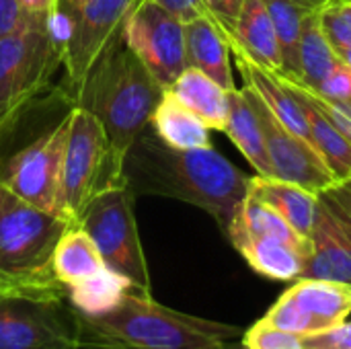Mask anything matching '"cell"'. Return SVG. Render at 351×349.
<instances>
[{"instance_id": "obj_11", "label": "cell", "mask_w": 351, "mask_h": 349, "mask_svg": "<svg viewBox=\"0 0 351 349\" xmlns=\"http://www.w3.org/2000/svg\"><path fill=\"white\" fill-rule=\"evenodd\" d=\"M121 37L165 91L189 66L185 23L152 0H138L123 23Z\"/></svg>"}, {"instance_id": "obj_2", "label": "cell", "mask_w": 351, "mask_h": 349, "mask_svg": "<svg viewBox=\"0 0 351 349\" xmlns=\"http://www.w3.org/2000/svg\"><path fill=\"white\" fill-rule=\"evenodd\" d=\"M74 319L80 349H220L243 337L234 325L173 311L136 290L103 315L74 311Z\"/></svg>"}, {"instance_id": "obj_45", "label": "cell", "mask_w": 351, "mask_h": 349, "mask_svg": "<svg viewBox=\"0 0 351 349\" xmlns=\"http://www.w3.org/2000/svg\"><path fill=\"white\" fill-rule=\"evenodd\" d=\"M0 138H2V134H0Z\"/></svg>"}, {"instance_id": "obj_35", "label": "cell", "mask_w": 351, "mask_h": 349, "mask_svg": "<svg viewBox=\"0 0 351 349\" xmlns=\"http://www.w3.org/2000/svg\"><path fill=\"white\" fill-rule=\"evenodd\" d=\"M152 2H156L162 8H167L169 12H173L183 23L193 21V19L204 16V14H210L208 12V0H152Z\"/></svg>"}, {"instance_id": "obj_5", "label": "cell", "mask_w": 351, "mask_h": 349, "mask_svg": "<svg viewBox=\"0 0 351 349\" xmlns=\"http://www.w3.org/2000/svg\"><path fill=\"white\" fill-rule=\"evenodd\" d=\"M64 33L60 19L33 16L0 39V134L39 97L62 66Z\"/></svg>"}, {"instance_id": "obj_6", "label": "cell", "mask_w": 351, "mask_h": 349, "mask_svg": "<svg viewBox=\"0 0 351 349\" xmlns=\"http://www.w3.org/2000/svg\"><path fill=\"white\" fill-rule=\"evenodd\" d=\"M68 142L62 160L58 212L70 224H78L82 210L95 195L113 185H125L121 163L99 119L72 105L68 111Z\"/></svg>"}, {"instance_id": "obj_24", "label": "cell", "mask_w": 351, "mask_h": 349, "mask_svg": "<svg viewBox=\"0 0 351 349\" xmlns=\"http://www.w3.org/2000/svg\"><path fill=\"white\" fill-rule=\"evenodd\" d=\"M341 64L337 51L327 41L319 12H311L304 19L298 49H296V74H290L302 80L311 88H319V84Z\"/></svg>"}, {"instance_id": "obj_21", "label": "cell", "mask_w": 351, "mask_h": 349, "mask_svg": "<svg viewBox=\"0 0 351 349\" xmlns=\"http://www.w3.org/2000/svg\"><path fill=\"white\" fill-rule=\"evenodd\" d=\"M167 91L191 113H195L210 130H224L228 115V91L208 74L187 66Z\"/></svg>"}, {"instance_id": "obj_17", "label": "cell", "mask_w": 351, "mask_h": 349, "mask_svg": "<svg viewBox=\"0 0 351 349\" xmlns=\"http://www.w3.org/2000/svg\"><path fill=\"white\" fill-rule=\"evenodd\" d=\"M185 49L187 64L191 68L202 70L226 91L237 88L228 39L212 14H204L185 23Z\"/></svg>"}, {"instance_id": "obj_23", "label": "cell", "mask_w": 351, "mask_h": 349, "mask_svg": "<svg viewBox=\"0 0 351 349\" xmlns=\"http://www.w3.org/2000/svg\"><path fill=\"white\" fill-rule=\"evenodd\" d=\"M150 128L169 146L179 150L212 148V130L185 105H181L169 91L158 101Z\"/></svg>"}, {"instance_id": "obj_3", "label": "cell", "mask_w": 351, "mask_h": 349, "mask_svg": "<svg viewBox=\"0 0 351 349\" xmlns=\"http://www.w3.org/2000/svg\"><path fill=\"white\" fill-rule=\"evenodd\" d=\"M165 88L123 43L115 41L90 68L72 103L93 113L121 163L134 140L150 125Z\"/></svg>"}, {"instance_id": "obj_4", "label": "cell", "mask_w": 351, "mask_h": 349, "mask_svg": "<svg viewBox=\"0 0 351 349\" xmlns=\"http://www.w3.org/2000/svg\"><path fill=\"white\" fill-rule=\"evenodd\" d=\"M64 218L39 210L0 185V282L16 290H66L53 276L51 257Z\"/></svg>"}, {"instance_id": "obj_25", "label": "cell", "mask_w": 351, "mask_h": 349, "mask_svg": "<svg viewBox=\"0 0 351 349\" xmlns=\"http://www.w3.org/2000/svg\"><path fill=\"white\" fill-rule=\"evenodd\" d=\"M296 97L304 105V113H306L308 128H311V140L315 148L319 150V154L325 158L331 173L335 175L337 183L351 179V142L331 123V119L319 107H315L308 99L300 95Z\"/></svg>"}, {"instance_id": "obj_43", "label": "cell", "mask_w": 351, "mask_h": 349, "mask_svg": "<svg viewBox=\"0 0 351 349\" xmlns=\"http://www.w3.org/2000/svg\"><path fill=\"white\" fill-rule=\"evenodd\" d=\"M2 288H4V284H2V282H0V290H2Z\"/></svg>"}, {"instance_id": "obj_28", "label": "cell", "mask_w": 351, "mask_h": 349, "mask_svg": "<svg viewBox=\"0 0 351 349\" xmlns=\"http://www.w3.org/2000/svg\"><path fill=\"white\" fill-rule=\"evenodd\" d=\"M276 74L286 82V86L290 91H294L296 95L308 99L315 107H319L331 119V123L351 142V99H348V101L331 99V97H325L319 91L306 86L302 80H298V78H294V76H290L286 72H276Z\"/></svg>"}, {"instance_id": "obj_34", "label": "cell", "mask_w": 351, "mask_h": 349, "mask_svg": "<svg viewBox=\"0 0 351 349\" xmlns=\"http://www.w3.org/2000/svg\"><path fill=\"white\" fill-rule=\"evenodd\" d=\"M243 6L245 0H208V12L224 31H230L237 25Z\"/></svg>"}, {"instance_id": "obj_15", "label": "cell", "mask_w": 351, "mask_h": 349, "mask_svg": "<svg viewBox=\"0 0 351 349\" xmlns=\"http://www.w3.org/2000/svg\"><path fill=\"white\" fill-rule=\"evenodd\" d=\"M311 245L313 249L300 278L335 282L351 288V243L321 197Z\"/></svg>"}, {"instance_id": "obj_31", "label": "cell", "mask_w": 351, "mask_h": 349, "mask_svg": "<svg viewBox=\"0 0 351 349\" xmlns=\"http://www.w3.org/2000/svg\"><path fill=\"white\" fill-rule=\"evenodd\" d=\"M302 346L308 349H351V323L343 321L327 331L302 337Z\"/></svg>"}, {"instance_id": "obj_13", "label": "cell", "mask_w": 351, "mask_h": 349, "mask_svg": "<svg viewBox=\"0 0 351 349\" xmlns=\"http://www.w3.org/2000/svg\"><path fill=\"white\" fill-rule=\"evenodd\" d=\"M251 97V103L257 111V117L261 121L263 138H265V150L271 165V175L276 179L300 185L313 193H321L337 183L335 175L327 167L325 158L319 154V150L313 146V142L300 138L292 130H288L259 99V95L243 84Z\"/></svg>"}, {"instance_id": "obj_18", "label": "cell", "mask_w": 351, "mask_h": 349, "mask_svg": "<svg viewBox=\"0 0 351 349\" xmlns=\"http://www.w3.org/2000/svg\"><path fill=\"white\" fill-rule=\"evenodd\" d=\"M224 35L230 45L243 49L259 66L271 72H284L280 39L263 0H245L237 25L230 31H224Z\"/></svg>"}, {"instance_id": "obj_8", "label": "cell", "mask_w": 351, "mask_h": 349, "mask_svg": "<svg viewBox=\"0 0 351 349\" xmlns=\"http://www.w3.org/2000/svg\"><path fill=\"white\" fill-rule=\"evenodd\" d=\"M136 195L128 185H113L90 200L78 224L93 239L105 265L130 280L136 292L152 294L150 272L134 216Z\"/></svg>"}, {"instance_id": "obj_37", "label": "cell", "mask_w": 351, "mask_h": 349, "mask_svg": "<svg viewBox=\"0 0 351 349\" xmlns=\"http://www.w3.org/2000/svg\"><path fill=\"white\" fill-rule=\"evenodd\" d=\"M319 195H323V197H327V200H331L335 206H339L348 216L351 218V189L348 187H343L341 183H335L333 187H329V189H325V191H321Z\"/></svg>"}, {"instance_id": "obj_16", "label": "cell", "mask_w": 351, "mask_h": 349, "mask_svg": "<svg viewBox=\"0 0 351 349\" xmlns=\"http://www.w3.org/2000/svg\"><path fill=\"white\" fill-rule=\"evenodd\" d=\"M230 45V43H228ZM230 53L237 62V68L243 76V82L253 88L259 99L267 105V109L294 134H298L300 138L311 140V128H308V119L304 113V105L302 101L286 86V82L271 70L259 66L257 62H253L243 49H239L237 45H230ZM315 146V144H313Z\"/></svg>"}, {"instance_id": "obj_26", "label": "cell", "mask_w": 351, "mask_h": 349, "mask_svg": "<svg viewBox=\"0 0 351 349\" xmlns=\"http://www.w3.org/2000/svg\"><path fill=\"white\" fill-rule=\"evenodd\" d=\"M134 290L130 280L105 267L86 282L66 290L68 302L76 313L82 315H103L119 304V300Z\"/></svg>"}, {"instance_id": "obj_41", "label": "cell", "mask_w": 351, "mask_h": 349, "mask_svg": "<svg viewBox=\"0 0 351 349\" xmlns=\"http://www.w3.org/2000/svg\"><path fill=\"white\" fill-rule=\"evenodd\" d=\"M220 349H247V348H245V344H243L241 339H232V341H226V344H224Z\"/></svg>"}, {"instance_id": "obj_42", "label": "cell", "mask_w": 351, "mask_h": 349, "mask_svg": "<svg viewBox=\"0 0 351 349\" xmlns=\"http://www.w3.org/2000/svg\"><path fill=\"white\" fill-rule=\"evenodd\" d=\"M341 185H343V187H348V189H351V179H348V181H341Z\"/></svg>"}, {"instance_id": "obj_9", "label": "cell", "mask_w": 351, "mask_h": 349, "mask_svg": "<svg viewBox=\"0 0 351 349\" xmlns=\"http://www.w3.org/2000/svg\"><path fill=\"white\" fill-rule=\"evenodd\" d=\"M138 0H62V33L70 95L82 84L99 58L121 39V29Z\"/></svg>"}, {"instance_id": "obj_40", "label": "cell", "mask_w": 351, "mask_h": 349, "mask_svg": "<svg viewBox=\"0 0 351 349\" xmlns=\"http://www.w3.org/2000/svg\"><path fill=\"white\" fill-rule=\"evenodd\" d=\"M337 56H339L341 64H343V66H348V68H350V70H351V47H348V49H343V51H339Z\"/></svg>"}, {"instance_id": "obj_44", "label": "cell", "mask_w": 351, "mask_h": 349, "mask_svg": "<svg viewBox=\"0 0 351 349\" xmlns=\"http://www.w3.org/2000/svg\"><path fill=\"white\" fill-rule=\"evenodd\" d=\"M300 349H308V348H304V346H302V348H300Z\"/></svg>"}, {"instance_id": "obj_19", "label": "cell", "mask_w": 351, "mask_h": 349, "mask_svg": "<svg viewBox=\"0 0 351 349\" xmlns=\"http://www.w3.org/2000/svg\"><path fill=\"white\" fill-rule=\"evenodd\" d=\"M247 189L257 195L263 204H267L274 212H278L300 237L311 241L317 210H319V193H313L300 185L255 175L249 179Z\"/></svg>"}, {"instance_id": "obj_1", "label": "cell", "mask_w": 351, "mask_h": 349, "mask_svg": "<svg viewBox=\"0 0 351 349\" xmlns=\"http://www.w3.org/2000/svg\"><path fill=\"white\" fill-rule=\"evenodd\" d=\"M123 179L136 197L158 195L208 212L226 234L251 177L214 148H173L148 125L123 156Z\"/></svg>"}, {"instance_id": "obj_10", "label": "cell", "mask_w": 351, "mask_h": 349, "mask_svg": "<svg viewBox=\"0 0 351 349\" xmlns=\"http://www.w3.org/2000/svg\"><path fill=\"white\" fill-rule=\"evenodd\" d=\"M68 113L51 125L45 134L8 156L0 169V185L25 200L27 204L51 212H58L62 160L68 142Z\"/></svg>"}, {"instance_id": "obj_36", "label": "cell", "mask_w": 351, "mask_h": 349, "mask_svg": "<svg viewBox=\"0 0 351 349\" xmlns=\"http://www.w3.org/2000/svg\"><path fill=\"white\" fill-rule=\"evenodd\" d=\"M19 6L31 16H45V19H60L62 0H16Z\"/></svg>"}, {"instance_id": "obj_30", "label": "cell", "mask_w": 351, "mask_h": 349, "mask_svg": "<svg viewBox=\"0 0 351 349\" xmlns=\"http://www.w3.org/2000/svg\"><path fill=\"white\" fill-rule=\"evenodd\" d=\"M241 341L247 349H300L302 337L280 327H274L265 319L257 321L249 331L243 333Z\"/></svg>"}, {"instance_id": "obj_32", "label": "cell", "mask_w": 351, "mask_h": 349, "mask_svg": "<svg viewBox=\"0 0 351 349\" xmlns=\"http://www.w3.org/2000/svg\"><path fill=\"white\" fill-rule=\"evenodd\" d=\"M315 91H319L321 95L331 97V99L348 101L351 99V70L348 66L339 64Z\"/></svg>"}, {"instance_id": "obj_7", "label": "cell", "mask_w": 351, "mask_h": 349, "mask_svg": "<svg viewBox=\"0 0 351 349\" xmlns=\"http://www.w3.org/2000/svg\"><path fill=\"white\" fill-rule=\"evenodd\" d=\"M0 349H80L66 290H0Z\"/></svg>"}, {"instance_id": "obj_39", "label": "cell", "mask_w": 351, "mask_h": 349, "mask_svg": "<svg viewBox=\"0 0 351 349\" xmlns=\"http://www.w3.org/2000/svg\"><path fill=\"white\" fill-rule=\"evenodd\" d=\"M298 4H302L304 8H308V10H313V12H321L325 6H329L331 2H335V0H296Z\"/></svg>"}, {"instance_id": "obj_27", "label": "cell", "mask_w": 351, "mask_h": 349, "mask_svg": "<svg viewBox=\"0 0 351 349\" xmlns=\"http://www.w3.org/2000/svg\"><path fill=\"white\" fill-rule=\"evenodd\" d=\"M269 16L274 21L280 47H282V58H284V72L286 74H296V49H298V39L300 31L304 25V19L313 12L298 4L296 0H263Z\"/></svg>"}, {"instance_id": "obj_33", "label": "cell", "mask_w": 351, "mask_h": 349, "mask_svg": "<svg viewBox=\"0 0 351 349\" xmlns=\"http://www.w3.org/2000/svg\"><path fill=\"white\" fill-rule=\"evenodd\" d=\"M33 16L27 14L16 0H0V39L25 27Z\"/></svg>"}, {"instance_id": "obj_12", "label": "cell", "mask_w": 351, "mask_h": 349, "mask_svg": "<svg viewBox=\"0 0 351 349\" xmlns=\"http://www.w3.org/2000/svg\"><path fill=\"white\" fill-rule=\"evenodd\" d=\"M351 315V288L325 280H296L263 317L300 337L337 327Z\"/></svg>"}, {"instance_id": "obj_14", "label": "cell", "mask_w": 351, "mask_h": 349, "mask_svg": "<svg viewBox=\"0 0 351 349\" xmlns=\"http://www.w3.org/2000/svg\"><path fill=\"white\" fill-rule=\"evenodd\" d=\"M226 239L255 274L276 282H296L311 255V249L243 228H228Z\"/></svg>"}, {"instance_id": "obj_29", "label": "cell", "mask_w": 351, "mask_h": 349, "mask_svg": "<svg viewBox=\"0 0 351 349\" xmlns=\"http://www.w3.org/2000/svg\"><path fill=\"white\" fill-rule=\"evenodd\" d=\"M323 33L339 53L351 47V0H335L319 12Z\"/></svg>"}, {"instance_id": "obj_22", "label": "cell", "mask_w": 351, "mask_h": 349, "mask_svg": "<svg viewBox=\"0 0 351 349\" xmlns=\"http://www.w3.org/2000/svg\"><path fill=\"white\" fill-rule=\"evenodd\" d=\"M105 267L107 265L86 230L80 224H70L60 237L51 257V269L56 280L66 290H70L97 276Z\"/></svg>"}, {"instance_id": "obj_38", "label": "cell", "mask_w": 351, "mask_h": 349, "mask_svg": "<svg viewBox=\"0 0 351 349\" xmlns=\"http://www.w3.org/2000/svg\"><path fill=\"white\" fill-rule=\"evenodd\" d=\"M325 204H327V208L331 210V214H333V218H335V222L339 224V228L343 230V234L348 237V241L351 243V218L339 208V206H335L331 200H327V197H323V195H319Z\"/></svg>"}, {"instance_id": "obj_20", "label": "cell", "mask_w": 351, "mask_h": 349, "mask_svg": "<svg viewBox=\"0 0 351 349\" xmlns=\"http://www.w3.org/2000/svg\"><path fill=\"white\" fill-rule=\"evenodd\" d=\"M222 132L230 138V142L239 148V152L249 160V165L255 169V175L274 177L267 150H265L261 121L257 117V111L245 86L241 88L237 86L228 91V115H226V123Z\"/></svg>"}]
</instances>
